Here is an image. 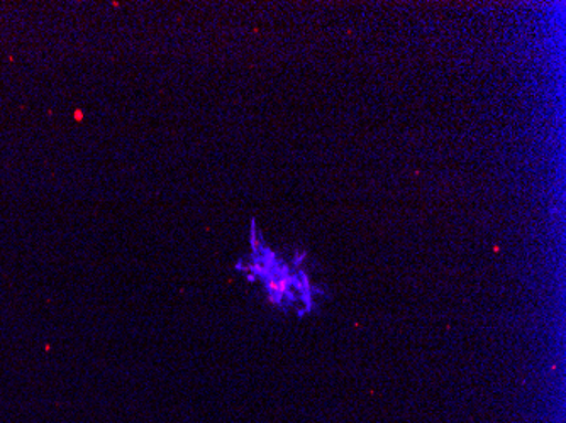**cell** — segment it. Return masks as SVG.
<instances>
[{"label": "cell", "instance_id": "1", "mask_svg": "<svg viewBox=\"0 0 566 423\" xmlns=\"http://www.w3.org/2000/svg\"><path fill=\"white\" fill-rule=\"evenodd\" d=\"M241 272L262 289L273 307L294 311L298 317L316 310L323 289L311 278L304 257H285L263 243L260 234L251 237V253L240 263Z\"/></svg>", "mask_w": 566, "mask_h": 423}]
</instances>
